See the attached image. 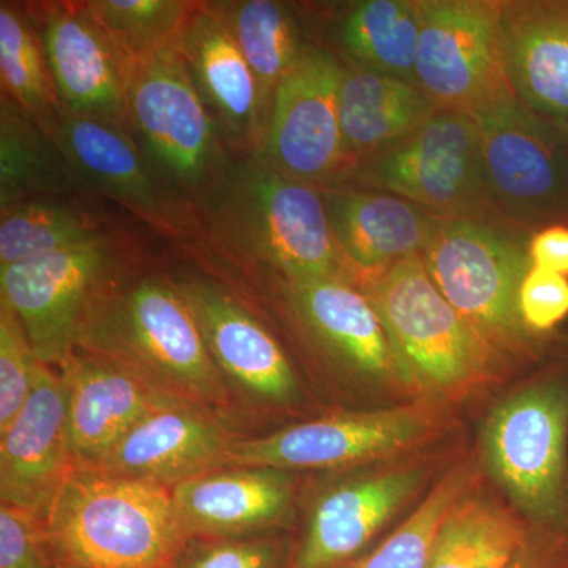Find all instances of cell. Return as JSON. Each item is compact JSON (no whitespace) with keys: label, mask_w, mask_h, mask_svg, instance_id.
Returning a JSON list of instances; mask_svg holds the SVG:
<instances>
[{"label":"cell","mask_w":568,"mask_h":568,"mask_svg":"<svg viewBox=\"0 0 568 568\" xmlns=\"http://www.w3.org/2000/svg\"><path fill=\"white\" fill-rule=\"evenodd\" d=\"M78 351L129 366L183 402L226 417L233 410V394L174 282L112 276L85 312Z\"/></svg>","instance_id":"1"},{"label":"cell","mask_w":568,"mask_h":568,"mask_svg":"<svg viewBox=\"0 0 568 568\" xmlns=\"http://www.w3.org/2000/svg\"><path fill=\"white\" fill-rule=\"evenodd\" d=\"M478 457L530 525L568 532V334L489 410Z\"/></svg>","instance_id":"2"},{"label":"cell","mask_w":568,"mask_h":568,"mask_svg":"<svg viewBox=\"0 0 568 568\" xmlns=\"http://www.w3.org/2000/svg\"><path fill=\"white\" fill-rule=\"evenodd\" d=\"M530 239L480 223L443 222L422 260L437 290L485 347L503 383L526 375L555 335L530 331L519 291L532 261Z\"/></svg>","instance_id":"3"},{"label":"cell","mask_w":568,"mask_h":568,"mask_svg":"<svg viewBox=\"0 0 568 568\" xmlns=\"http://www.w3.org/2000/svg\"><path fill=\"white\" fill-rule=\"evenodd\" d=\"M43 523L59 568H175L186 544L170 487L85 467Z\"/></svg>","instance_id":"4"},{"label":"cell","mask_w":568,"mask_h":568,"mask_svg":"<svg viewBox=\"0 0 568 568\" xmlns=\"http://www.w3.org/2000/svg\"><path fill=\"white\" fill-rule=\"evenodd\" d=\"M271 282L298 345L328 379L362 399L364 409L426 398L357 286L345 280L276 274Z\"/></svg>","instance_id":"5"},{"label":"cell","mask_w":568,"mask_h":568,"mask_svg":"<svg viewBox=\"0 0 568 568\" xmlns=\"http://www.w3.org/2000/svg\"><path fill=\"white\" fill-rule=\"evenodd\" d=\"M212 200L224 237L271 274L354 284L323 192L280 173L261 153L233 168Z\"/></svg>","instance_id":"6"},{"label":"cell","mask_w":568,"mask_h":568,"mask_svg":"<svg viewBox=\"0 0 568 568\" xmlns=\"http://www.w3.org/2000/svg\"><path fill=\"white\" fill-rule=\"evenodd\" d=\"M355 286L375 306L426 398L455 407L503 384L491 357L437 290L422 256L364 276Z\"/></svg>","instance_id":"7"},{"label":"cell","mask_w":568,"mask_h":568,"mask_svg":"<svg viewBox=\"0 0 568 568\" xmlns=\"http://www.w3.org/2000/svg\"><path fill=\"white\" fill-rule=\"evenodd\" d=\"M458 425L454 407L432 398L377 409L338 410L268 435L239 437L224 455L222 467L346 473L439 446Z\"/></svg>","instance_id":"8"},{"label":"cell","mask_w":568,"mask_h":568,"mask_svg":"<svg viewBox=\"0 0 568 568\" xmlns=\"http://www.w3.org/2000/svg\"><path fill=\"white\" fill-rule=\"evenodd\" d=\"M346 183L405 197L444 222L507 230L489 189L480 125L465 112L436 111L413 136L355 164Z\"/></svg>","instance_id":"9"},{"label":"cell","mask_w":568,"mask_h":568,"mask_svg":"<svg viewBox=\"0 0 568 568\" xmlns=\"http://www.w3.org/2000/svg\"><path fill=\"white\" fill-rule=\"evenodd\" d=\"M465 452L447 440L377 465L346 470L317 495L290 568H339L386 526L413 510Z\"/></svg>","instance_id":"10"},{"label":"cell","mask_w":568,"mask_h":568,"mask_svg":"<svg viewBox=\"0 0 568 568\" xmlns=\"http://www.w3.org/2000/svg\"><path fill=\"white\" fill-rule=\"evenodd\" d=\"M126 108L156 174L183 194L213 197L230 171L215 122L181 52L160 55L130 74Z\"/></svg>","instance_id":"11"},{"label":"cell","mask_w":568,"mask_h":568,"mask_svg":"<svg viewBox=\"0 0 568 568\" xmlns=\"http://www.w3.org/2000/svg\"><path fill=\"white\" fill-rule=\"evenodd\" d=\"M416 84L437 111L477 115L518 100L508 81L500 0H418Z\"/></svg>","instance_id":"12"},{"label":"cell","mask_w":568,"mask_h":568,"mask_svg":"<svg viewBox=\"0 0 568 568\" xmlns=\"http://www.w3.org/2000/svg\"><path fill=\"white\" fill-rule=\"evenodd\" d=\"M489 189L500 220L530 239L568 227V148L551 123L518 100L477 115Z\"/></svg>","instance_id":"13"},{"label":"cell","mask_w":568,"mask_h":568,"mask_svg":"<svg viewBox=\"0 0 568 568\" xmlns=\"http://www.w3.org/2000/svg\"><path fill=\"white\" fill-rule=\"evenodd\" d=\"M0 268V304L13 310L33 353L54 369L77 353L92 298L122 272L106 235Z\"/></svg>","instance_id":"14"},{"label":"cell","mask_w":568,"mask_h":568,"mask_svg":"<svg viewBox=\"0 0 568 568\" xmlns=\"http://www.w3.org/2000/svg\"><path fill=\"white\" fill-rule=\"evenodd\" d=\"M345 62L308 44L276 89L261 155L280 173L315 189L342 185L355 163L339 122Z\"/></svg>","instance_id":"15"},{"label":"cell","mask_w":568,"mask_h":568,"mask_svg":"<svg viewBox=\"0 0 568 568\" xmlns=\"http://www.w3.org/2000/svg\"><path fill=\"white\" fill-rule=\"evenodd\" d=\"M203 332L234 402L265 416L295 417L310 398L278 339L245 306L200 278L174 282Z\"/></svg>","instance_id":"16"},{"label":"cell","mask_w":568,"mask_h":568,"mask_svg":"<svg viewBox=\"0 0 568 568\" xmlns=\"http://www.w3.org/2000/svg\"><path fill=\"white\" fill-rule=\"evenodd\" d=\"M29 13L61 108L133 133L126 108L129 77L82 2L40 3Z\"/></svg>","instance_id":"17"},{"label":"cell","mask_w":568,"mask_h":568,"mask_svg":"<svg viewBox=\"0 0 568 568\" xmlns=\"http://www.w3.org/2000/svg\"><path fill=\"white\" fill-rule=\"evenodd\" d=\"M74 467L65 384L58 369L43 365L20 414L0 432V504L43 521Z\"/></svg>","instance_id":"18"},{"label":"cell","mask_w":568,"mask_h":568,"mask_svg":"<svg viewBox=\"0 0 568 568\" xmlns=\"http://www.w3.org/2000/svg\"><path fill=\"white\" fill-rule=\"evenodd\" d=\"M227 417L193 403L175 402L133 425L85 469L102 470L173 488L181 481L222 467L239 439Z\"/></svg>","instance_id":"19"},{"label":"cell","mask_w":568,"mask_h":568,"mask_svg":"<svg viewBox=\"0 0 568 568\" xmlns=\"http://www.w3.org/2000/svg\"><path fill=\"white\" fill-rule=\"evenodd\" d=\"M298 473L264 466L207 470L171 488L183 537L265 536L294 517Z\"/></svg>","instance_id":"20"},{"label":"cell","mask_w":568,"mask_h":568,"mask_svg":"<svg viewBox=\"0 0 568 568\" xmlns=\"http://www.w3.org/2000/svg\"><path fill=\"white\" fill-rule=\"evenodd\" d=\"M51 140L80 181L91 183L160 230L185 233L190 224L185 211L160 185L159 174L129 133L61 108Z\"/></svg>","instance_id":"21"},{"label":"cell","mask_w":568,"mask_h":568,"mask_svg":"<svg viewBox=\"0 0 568 568\" xmlns=\"http://www.w3.org/2000/svg\"><path fill=\"white\" fill-rule=\"evenodd\" d=\"M58 372L69 399L71 447L77 467L95 465L133 425L153 410L183 402L129 366L84 351H77Z\"/></svg>","instance_id":"22"},{"label":"cell","mask_w":568,"mask_h":568,"mask_svg":"<svg viewBox=\"0 0 568 568\" xmlns=\"http://www.w3.org/2000/svg\"><path fill=\"white\" fill-rule=\"evenodd\" d=\"M354 286L410 256H422L444 220L396 194L354 183L321 190Z\"/></svg>","instance_id":"23"},{"label":"cell","mask_w":568,"mask_h":568,"mask_svg":"<svg viewBox=\"0 0 568 568\" xmlns=\"http://www.w3.org/2000/svg\"><path fill=\"white\" fill-rule=\"evenodd\" d=\"M500 32L518 102L568 122V0H500Z\"/></svg>","instance_id":"24"},{"label":"cell","mask_w":568,"mask_h":568,"mask_svg":"<svg viewBox=\"0 0 568 568\" xmlns=\"http://www.w3.org/2000/svg\"><path fill=\"white\" fill-rule=\"evenodd\" d=\"M179 52L227 134L248 145L253 155L261 153L268 118L260 84L241 48L209 3H201Z\"/></svg>","instance_id":"25"},{"label":"cell","mask_w":568,"mask_h":568,"mask_svg":"<svg viewBox=\"0 0 568 568\" xmlns=\"http://www.w3.org/2000/svg\"><path fill=\"white\" fill-rule=\"evenodd\" d=\"M436 111L416 85L345 62L339 122L355 164L413 136Z\"/></svg>","instance_id":"26"},{"label":"cell","mask_w":568,"mask_h":568,"mask_svg":"<svg viewBox=\"0 0 568 568\" xmlns=\"http://www.w3.org/2000/svg\"><path fill=\"white\" fill-rule=\"evenodd\" d=\"M536 526L485 487V478L452 510L435 541L428 568H506Z\"/></svg>","instance_id":"27"},{"label":"cell","mask_w":568,"mask_h":568,"mask_svg":"<svg viewBox=\"0 0 568 568\" xmlns=\"http://www.w3.org/2000/svg\"><path fill=\"white\" fill-rule=\"evenodd\" d=\"M252 67L267 118L276 89L301 61L306 47L297 10L276 0L209 2Z\"/></svg>","instance_id":"28"},{"label":"cell","mask_w":568,"mask_h":568,"mask_svg":"<svg viewBox=\"0 0 568 568\" xmlns=\"http://www.w3.org/2000/svg\"><path fill=\"white\" fill-rule=\"evenodd\" d=\"M418 0H362L339 22L346 63L416 85Z\"/></svg>","instance_id":"29"},{"label":"cell","mask_w":568,"mask_h":568,"mask_svg":"<svg viewBox=\"0 0 568 568\" xmlns=\"http://www.w3.org/2000/svg\"><path fill=\"white\" fill-rule=\"evenodd\" d=\"M484 478L478 454H463L387 538L339 568H428L444 521Z\"/></svg>","instance_id":"30"},{"label":"cell","mask_w":568,"mask_h":568,"mask_svg":"<svg viewBox=\"0 0 568 568\" xmlns=\"http://www.w3.org/2000/svg\"><path fill=\"white\" fill-rule=\"evenodd\" d=\"M121 59L126 77L160 55L179 51L201 3L182 0L82 2Z\"/></svg>","instance_id":"31"},{"label":"cell","mask_w":568,"mask_h":568,"mask_svg":"<svg viewBox=\"0 0 568 568\" xmlns=\"http://www.w3.org/2000/svg\"><path fill=\"white\" fill-rule=\"evenodd\" d=\"M0 207L54 196L80 181L58 145L9 97L0 103Z\"/></svg>","instance_id":"32"},{"label":"cell","mask_w":568,"mask_h":568,"mask_svg":"<svg viewBox=\"0 0 568 568\" xmlns=\"http://www.w3.org/2000/svg\"><path fill=\"white\" fill-rule=\"evenodd\" d=\"M0 77L2 95L51 138L61 103L36 22L28 9L11 2L0 3Z\"/></svg>","instance_id":"33"},{"label":"cell","mask_w":568,"mask_h":568,"mask_svg":"<svg viewBox=\"0 0 568 568\" xmlns=\"http://www.w3.org/2000/svg\"><path fill=\"white\" fill-rule=\"evenodd\" d=\"M88 212L70 201L39 196L2 211L0 267L103 237Z\"/></svg>","instance_id":"34"},{"label":"cell","mask_w":568,"mask_h":568,"mask_svg":"<svg viewBox=\"0 0 568 568\" xmlns=\"http://www.w3.org/2000/svg\"><path fill=\"white\" fill-rule=\"evenodd\" d=\"M43 365L13 310L0 304V432L20 414Z\"/></svg>","instance_id":"35"},{"label":"cell","mask_w":568,"mask_h":568,"mask_svg":"<svg viewBox=\"0 0 568 568\" xmlns=\"http://www.w3.org/2000/svg\"><path fill=\"white\" fill-rule=\"evenodd\" d=\"M283 544L268 536L192 538L175 568H280Z\"/></svg>","instance_id":"36"},{"label":"cell","mask_w":568,"mask_h":568,"mask_svg":"<svg viewBox=\"0 0 568 568\" xmlns=\"http://www.w3.org/2000/svg\"><path fill=\"white\" fill-rule=\"evenodd\" d=\"M0 568H59L44 523L10 504H0Z\"/></svg>","instance_id":"37"},{"label":"cell","mask_w":568,"mask_h":568,"mask_svg":"<svg viewBox=\"0 0 568 568\" xmlns=\"http://www.w3.org/2000/svg\"><path fill=\"white\" fill-rule=\"evenodd\" d=\"M519 308L530 331L555 335L568 317V276L530 267L519 291Z\"/></svg>","instance_id":"38"},{"label":"cell","mask_w":568,"mask_h":568,"mask_svg":"<svg viewBox=\"0 0 568 568\" xmlns=\"http://www.w3.org/2000/svg\"><path fill=\"white\" fill-rule=\"evenodd\" d=\"M506 568H568V532L536 526L528 544Z\"/></svg>","instance_id":"39"},{"label":"cell","mask_w":568,"mask_h":568,"mask_svg":"<svg viewBox=\"0 0 568 568\" xmlns=\"http://www.w3.org/2000/svg\"><path fill=\"white\" fill-rule=\"evenodd\" d=\"M529 256L534 267L568 276V227L551 226L530 237Z\"/></svg>","instance_id":"40"},{"label":"cell","mask_w":568,"mask_h":568,"mask_svg":"<svg viewBox=\"0 0 568 568\" xmlns=\"http://www.w3.org/2000/svg\"><path fill=\"white\" fill-rule=\"evenodd\" d=\"M549 122V121H548ZM555 129V132L559 134L560 140L564 141V144L568 148V122H549Z\"/></svg>","instance_id":"41"}]
</instances>
